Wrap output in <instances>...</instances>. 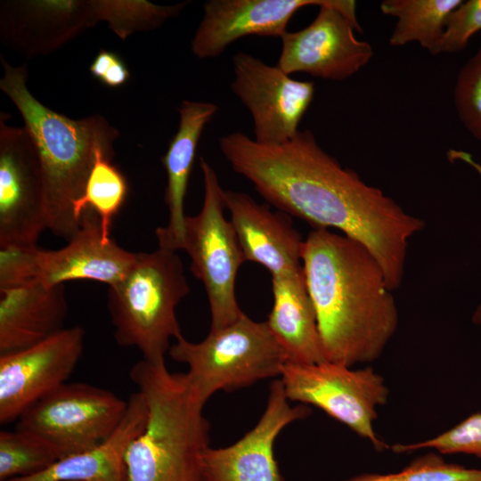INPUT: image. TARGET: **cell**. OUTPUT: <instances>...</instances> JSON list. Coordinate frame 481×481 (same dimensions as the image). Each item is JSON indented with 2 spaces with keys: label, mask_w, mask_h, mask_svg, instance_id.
<instances>
[{
  "label": "cell",
  "mask_w": 481,
  "mask_h": 481,
  "mask_svg": "<svg viewBox=\"0 0 481 481\" xmlns=\"http://www.w3.org/2000/svg\"><path fill=\"white\" fill-rule=\"evenodd\" d=\"M218 144L232 169L267 203L314 229L334 228L361 242L380 264L388 289L400 288L409 240L425 222L342 167L311 130H299L280 144H262L232 132Z\"/></svg>",
  "instance_id": "1"
},
{
  "label": "cell",
  "mask_w": 481,
  "mask_h": 481,
  "mask_svg": "<svg viewBox=\"0 0 481 481\" xmlns=\"http://www.w3.org/2000/svg\"><path fill=\"white\" fill-rule=\"evenodd\" d=\"M302 264L326 360L348 367L378 360L399 315L376 257L350 237L314 229Z\"/></svg>",
  "instance_id": "2"
},
{
  "label": "cell",
  "mask_w": 481,
  "mask_h": 481,
  "mask_svg": "<svg viewBox=\"0 0 481 481\" xmlns=\"http://www.w3.org/2000/svg\"><path fill=\"white\" fill-rule=\"evenodd\" d=\"M1 62L0 87L20 112L37 151L47 229L69 240L80 223L73 203L84 192L96 152L113 151L118 132L100 116L73 120L50 110L29 91L25 66H11L2 56Z\"/></svg>",
  "instance_id": "3"
},
{
  "label": "cell",
  "mask_w": 481,
  "mask_h": 481,
  "mask_svg": "<svg viewBox=\"0 0 481 481\" xmlns=\"http://www.w3.org/2000/svg\"><path fill=\"white\" fill-rule=\"evenodd\" d=\"M129 377L146 399L148 417L126 455L127 481H203L209 424L186 373L142 359Z\"/></svg>",
  "instance_id": "4"
},
{
  "label": "cell",
  "mask_w": 481,
  "mask_h": 481,
  "mask_svg": "<svg viewBox=\"0 0 481 481\" xmlns=\"http://www.w3.org/2000/svg\"><path fill=\"white\" fill-rule=\"evenodd\" d=\"M190 290L176 251L136 253L126 273L108 289L117 344L137 348L143 360L165 361L171 339L183 336L175 311Z\"/></svg>",
  "instance_id": "5"
},
{
  "label": "cell",
  "mask_w": 481,
  "mask_h": 481,
  "mask_svg": "<svg viewBox=\"0 0 481 481\" xmlns=\"http://www.w3.org/2000/svg\"><path fill=\"white\" fill-rule=\"evenodd\" d=\"M168 353L188 366L190 386L204 405L219 390L233 391L281 376L288 363L266 322H256L244 313L232 323L209 330L200 342L182 336Z\"/></svg>",
  "instance_id": "6"
},
{
  "label": "cell",
  "mask_w": 481,
  "mask_h": 481,
  "mask_svg": "<svg viewBox=\"0 0 481 481\" xmlns=\"http://www.w3.org/2000/svg\"><path fill=\"white\" fill-rule=\"evenodd\" d=\"M204 200L196 216L185 217L181 249L192 261L191 270L206 290L210 310V330L222 329L239 319L243 312L235 294V281L246 261L236 232L225 209L222 188L213 167L200 159Z\"/></svg>",
  "instance_id": "7"
},
{
  "label": "cell",
  "mask_w": 481,
  "mask_h": 481,
  "mask_svg": "<svg viewBox=\"0 0 481 481\" xmlns=\"http://www.w3.org/2000/svg\"><path fill=\"white\" fill-rule=\"evenodd\" d=\"M136 257L111 238L105 240L97 214L86 208L79 227L59 249L0 250V288L26 282L56 286L90 280L111 286L128 271Z\"/></svg>",
  "instance_id": "8"
},
{
  "label": "cell",
  "mask_w": 481,
  "mask_h": 481,
  "mask_svg": "<svg viewBox=\"0 0 481 481\" xmlns=\"http://www.w3.org/2000/svg\"><path fill=\"white\" fill-rule=\"evenodd\" d=\"M289 401L314 405L370 442L375 450L387 445L374 430L378 408L387 404L389 389L372 368L343 364L287 363L281 375Z\"/></svg>",
  "instance_id": "9"
},
{
  "label": "cell",
  "mask_w": 481,
  "mask_h": 481,
  "mask_svg": "<svg viewBox=\"0 0 481 481\" xmlns=\"http://www.w3.org/2000/svg\"><path fill=\"white\" fill-rule=\"evenodd\" d=\"M127 401L86 383H65L16 420V430L51 447L59 460L85 452L107 438L123 419Z\"/></svg>",
  "instance_id": "10"
},
{
  "label": "cell",
  "mask_w": 481,
  "mask_h": 481,
  "mask_svg": "<svg viewBox=\"0 0 481 481\" xmlns=\"http://www.w3.org/2000/svg\"><path fill=\"white\" fill-rule=\"evenodd\" d=\"M362 32L357 20L356 2L331 0L319 7L314 20L303 29L281 37L277 66L285 73H307L334 81L345 80L371 59V45L356 38Z\"/></svg>",
  "instance_id": "11"
},
{
  "label": "cell",
  "mask_w": 481,
  "mask_h": 481,
  "mask_svg": "<svg viewBox=\"0 0 481 481\" xmlns=\"http://www.w3.org/2000/svg\"><path fill=\"white\" fill-rule=\"evenodd\" d=\"M0 118V250L37 246L47 229L40 161L25 127Z\"/></svg>",
  "instance_id": "12"
},
{
  "label": "cell",
  "mask_w": 481,
  "mask_h": 481,
  "mask_svg": "<svg viewBox=\"0 0 481 481\" xmlns=\"http://www.w3.org/2000/svg\"><path fill=\"white\" fill-rule=\"evenodd\" d=\"M232 66L231 89L251 114L254 140L280 144L294 138L314 100V84L296 80L244 52L232 56Z\"/></svg>",
  "instance_id": "13"
},
{
  "label": "cell",
  "mask_w": 481,
  "mask_h": 481,
  "mask_svg": "<svg viewBox=\"0 0 481 481\" xmlns=\"http://www.w3.org/2000/svg\"><path fill=\"white\" fill-rule=\"evenodd\" d=\"M85 330L64 328L27 348L0 355V423L8 424L66 383L82 356Z\"/></svg>",
  "instance_id": "14"
},
{
  "label": "cell",
  "mask_w": 481,
  "mask_h": 481,
  "mask_svg": "<svg viewBox=\"0 0 481 481\" xmlns=\"http://www.w3.org/2000/svg\"><path fill=\"white\" fill-rule=\"evenodd\" d=\"M289 402L281 380H273L256 426L231 445L205 451L203 481H284L274 457L275 440L286 426L311 413L307 405L291 407Z\"/></svg>",
  "instance_id": "15"
},
{
  "label": "cell",
  "mask_w": 481,
  "mask_h": 481,
  "mask_svg": "<svg viewBox=\"0 0 481 481\" xmlns=\"http://www.w3.org/2000/svg\"><path fill=\"white\" fill-rule=\"evenodd\" d=\"M223 198L246 261L263 265L272 277L303 273L305 240L289 215L272 211L245 192L224 189Z\"/></svg>",
  "instance_id": "16"
},
{
  "label": "cell",
  "mask_w": 481,
  "mask_h": 481,
  "mask_svg": "<svg viewBox=\"0 0 481 481\" xmlns=\"http://www.w3.org/2000/svg\"><path fill=\"white\" fill-rule=\"evenodd\" d=\"M331 0H208L192 41L200 59L220 56L233 42L246 36L279 37L301 8L329 4Z\"/></svg>",
  "instance_id": "17"
},
{
  "label": "cell",
  "mask_w": 481,
  "mask_h": 481,
  "mask_svg": "<svg viewBox=\"0 0 481 481\" xmlns=\"http://www.w3.org/2000/svg\"><path fill=\"white\" fill-rule=\"evenodd\" d=\"M67 314L64 284L0 288V355L27 348L63 330Z\"/></svg>",
  "instance_id": "18"
},
{
  "label": "cell",
  "mask_w": 481,
  "mask_h": 481,
  "mask_svg": "<svg viewBox=\"0 0 481 481\" xmlns=\"http://www.w3.org/2000/svg\"><path fill=\"white\" fill-rule=\"evenodd\" d=\"M218 107L212 102L183 101L178 109L179 127L161 162L167 173L165 202L168 222L155 231L159 248L181 250L184 236V199L200 135Z\"/></svg>",
  "instance_id": "19"
},
{
  "label": "cell",
  "mask_w": 481,
  "mask_h": 481,
  "mask_svg": "<svg viewBox=\"0 0 481 481\" xmlns=\"http://www.w3.org/2000/svg\"><path fill=\"white\" fill-rule=\"evenodd\" d=\"M148 417L144 395L137 390L127 400L126 413L103 441L85 452L58 460L48 469L22 481H127L126 455L143 432Z\"/></svg>",
  "instance_id": "20"
},
{
  "label": "cell",
  "mask_w": 481,
  "mask_h": 481,
  "mask_svg": "<svg viewBox=\"0 0 481 481\" xmlns=\"http://www.w3.org/2000/svg\"><path fill=\"white\" fill-rule=\"evenodd\" d=\"M272 292L273 307L265 322L288 363L327 361L304 270L295 275L272 277Z\"/></svg>",
  "instance_id": "21"
},
{
  "label": "cell",
  "mask_w": 481,
  "mask_h": 481,
  "mask_svg": "<svg viewBox=\"0 0 481 481\" xmlns=\"http://www.w3.org/2000/svg\"><path fill=\"white\" fill-rule=\"evenodd\" d=\"M461 0H385L380 4L383 14L395 17L396 22L389 37L392 46L412 42L434 54L442 38L446 21Z\"/></svg>",
  "instance_id": "22"
},
{
  "label": "cell",
  "mask_w": 481,
  "mask_h": 481,
  "mask_svg": "<svg viewBox=\"0 0 481 481\" xmlns=\"http://www.w3.org/2000/svg\"><path fill=\"white\" fill-rule=\"evenodd\" d=\"M113 154V151L106 149L97 151L84 192L73 203V214L78 222L86 208L97 214L105 240L111 239L112 221L128 192L125 175L111 162Z\"/></svg>",
  "instance_id": "23"
},
{
  "label": "cell",
  "mask_w": 481,
  "mask_h": 481,
  "mask_svg": "<svg viewBox=\"0 0 481 481\" xmlns=\"http://www.w3.org/2000/svg\"><path fill=\"white\" fill-rule=\"evenodd\" d=\"M58 460L51 447L30 434L0 432V481L36 475Z\"/></svg>",
  "instance_id": "24"
},
{
  "label": "cell",
  "mask_w": 481,
  "mask_h": 481,
  "mask_svg": "<svg viewBox=\"0 0 481 481\" xmlns=\"http://www.w3.org/2000/svg\"><path fill=\"white\" fill-rule=\"evenodd\" d=\"M341 481H481V469L450 463L433 452L417 457L395 473H364Z\"/></svg>",
  "instance_id": "25"
},
{
  "label": "cell",
  "mask_w": 481,
  "mask_h": 481,
  "mask_svg": "<svg viewBox=\"0 0 481 481\" xmlns=\"http://www.w3.org/2000/svg\"><path fill=\"white\" fill-rule=\"evenodd\" d=\"M453 102L463 126L481 143V47L460 69Z\"/></svg>",
  "instance_id": "26"
},
{
  "label": "cell",
  "mask_w": 481,
  "mask_h": 481,
  "mask_svg": "<svg viewBox=\"0 0 481 481\" xmlns=\"http://www.w3.org/2000/svg\"><path fill=\"white\" fill-rule=\"evenodd\" d=\"M434 449L441 454L465 453L481 458V412H476L456 426L430 439L410 444H395V453Z\"/></svg>",
  "instance_id": "27"
},
{
  "label": "cell",
  "mask_w": 481,
  "mask_h": 481,
  "mask_svg": "<svg viewBox=\"0 0 481 481\" xmlns=\"http://www.w3.org/2000/svg\"><path fill=\"white\" fill-rule=\"evenodd\" d=\"M481 30V0L463 1L449 15L434 54L463 50L469 39Z\"/></svg>",
  "instance_id": "28"
},
{
  "label": "cell",
  "mask_w": 481,
  "mask_h": 481,
  "mask_svg": "<svg viewBox=\"0 0 481 481\" xmlns=\"http://www.w3.org/2000/svg\"><path fill=\"white\" fill-rule=\"evenodd\" d=\"M89 71L94 77L110 87L123 86L130 77V73L115 53L102 49L98 52L90 65Z\"/></svg>",
  "instance_id": "29"
},
{
  "label": "cell",
  "mask_w": 481,
  "mask_h": 481,
  "mask_svg": "<svg viewBox=\"0 0 481 481\" xmlns=\"http://www.w3.org/2000/svg\"><path fill=\"white\" fill-rule=\"evenodd\" d=\"M472 321L476 324H481V305H479L475 310L472 316Z\"/></svg>",
  "instance_id": "30"
},
{
  "label": "cell",
  "mask_w": 481,
  "mask_h": 481,
  "mask_svg": "<svg viewBox=\"0 0 481 481\" xmlns=\"http://www.w3.org/2000/svg\"><path fill=\"white\" fill-rule=\"evenodd\" d=\"M5 481H22V480L20 479V477H13Z\"/></svg>",
  "instance_id": "31"
}]
</instances>
